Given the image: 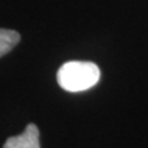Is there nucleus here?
<instances>
[{"mask_svg":"<svg viewBox=\"0 0 148 148\" xmlns=\"http://www.w3.org/2000/svg\"><path fill=\"white\" fill-rule=\"evenodd\" d=\"M20 41L18 32L14 30L0 29V57L5 56L15 47Z\"/></svg>","mask_w":148,"mask_h":148,"instance_id":"3","label":"nucleus"},{"mask_svg":"<svg viewBox=\"0 0 148 148\" xmlns=\"http://www.w3.org/2000/svg\"><path fill=\"white\" fill-rule=\"evenodd\" d=\"M3 148H41L38 128L35 123H30L21 135L9 137Z\"/></svg>","mask_w":148,"mask_h":148,"instance_id":"2","label":"nucleus"},{"mask_svg":"<svg viewBox=\"0 0 148 148\" xmlns=\"http://www.w3.org/2000/svg\"><path fill=\"white\" fill-rule=\"evenodd\" d=\"M100 79V69L92 62L71 61L64 63L57 72V82L69 92L84 91L96 85Z\"/></svg>","mask_w":148,"mask_h":148,"instance_id":"1","label":"nucleus"}]
</instances>
